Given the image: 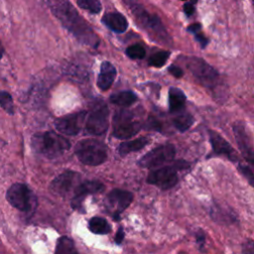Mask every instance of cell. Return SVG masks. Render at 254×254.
Instances as JSON below:
<instances>
[{
  "instance_id": "6da1fadb",
  "label": "cell",
  "mask_w": 254,
  "mask_h": 254,
  "mask_svg": "<svg viewBox=\"0 0 254 254\" xmlns=\"http://www.w3.org/2000/svg\"><path fill=\"white\" fill-rule=\"evenodd\" d=\"M48 5L55 17L78 42L92 48L98 47V36L68 0H48Z\"/></svg>"
},
{
  "instance_id": "7a4b0ae2",
  "label": "cell",
  "mask_w": 254,
  "mask_h": 254,
  "mask_svg": "<svg viewBox=\"0 0 254 254\" xmlns=\"http://www.w3.org/2000/svg\"><path fill=\"white\" fill-rule=\"evenodd\" d=\"M31 145L36 153L48 159L58 158L70 148L69 141L54 131L34 134L31 140Z\"/></svg>"
},
{
  "instance_id": "3957f363",
  "label": "cell",
  "mask_w": 254,
  "mask_h": 254,
  "mask_svg": "<svg viewBox=\"0 0 254 254\" xmlns=\"http://www.w3.org/2000/svg\"><path fill=\"white\" fill-rule=\"evenodd\" d=\"M126 7L129 8L132 15L135 17L138 24L158 40L163 42L169 41V35L159 17L153 14H149L147 10L137 0H122Z\"/></svg>"
},
{
  "instance_id": "277c9868",
  "label": "cell",
  "mask_w": 254,
  "mask_h": 254,
  "mask_svg": "<svg viewBox=\"0 0 254 254\" xmlns=\"http://www.w3.org/2000/svg\"><path fill=\"white\" fill-rule=\"evenodd\" d=\"M74 154L77 159L87 166H99L107 159L105 144L96 139H83L76 143Z\"/></svg>"
},
{
  "instance_id": "5b68a950",
  "label": "cell",
  "mask_w": 254,
  "mask_h": 254,
  "mask_svg": "<svg viewBox=\"0 0 254 254\" xmlns=\"http://www.w3.org/2000/svg\"><path fill=\"white\" fill-rule=\"evenodd\" d=\"M5 196L13 207L24 213L32 214L37 207V197L26 184H13L7 190Z\"/></svg>"
},
{
  "instance_id": "8992f818",
  "label": "cell",
  "mask_w": 254,
  "mask_h": 254,
  "mask_svg": "<svg viewBox=\"0 0 254 254\" xmlns=\"http://www.w3.org/2000/svg\"><path fill=\"white\" fill-rule=\"evenodd\" d=\"M186 64L200 84L208 88H212L217 84L219 80L217 70L204 60L196 57H189L186 58Z\"/></svg>"
},
{
  "instance_id": "52a82bcc",
  "label": "cell",
  "mask_w": 254,
  "mask_h": 254,
  "mask_svg": "<svg viewBox=\"0 0 254 254\" xmlns=\"http://www.w3.org/2000/svg\"><path fill=\"white\" fill-rule=\"evenodd\" d=\"M142 128L139 121L134 119V115L129 110H120L113 118L112 135L117 139H129L135 136Z\"/></svg>"
},
{
  "instance_id": "ba28073f",
  "label": "cell",
  "mask_w": 254,
  "mask_h": 254,
  "mask_svg": "<svg viewBox=\"0 0 254 254\" xmlns=\"http://www.w3.org/2000/svg\"><path fill=\"white\" fill-rule=\"evenodd\" d=\"M109 126V109L105 103L96 104L88 113L85 132L89 135L100 136L104 134Z\"/></svg>"
},
{
  "instance_id": "9c48e42d",
  "label": "cell",
  "mask_w": 254,
  "mask_h": 254,
  "mask_svg": "<svg viewBox=\"0 0 254 254\" xmlns=\"http://www.w3.org/2000/svg\"><path fill=\"white\" fill-rule=\"evenodd\" d=\"M175 155L176 148L173 144H163L146 153L138 161V165L147 169L158 168L166 163L173 161Z\"/></svg>"
},
{
  "instance_id": "30bf717a",
  "label": "cell",
  "mask_w": 254,
  "mask_h": 254,
  "mask_svg": "<svg viewBox=\"0 0 254 254\" xmlns=\"http://www.w3.org/2000/svg\"><path fill=\"white\" fill-rule=\"evenodd\" d=\"M178 168L177 166H166L151 171L147 177V183L161 190H169L177 185Z\"/></svg>"
},
{
  "instance_id": "8fae6325",
  "label": "cell",
  "mask_w": 254,
  "mask_h": 254,
  "mask_svg": "<svg viewBox=\"0 0 254 254\" xmlns=\"http://www.w3.org/2000/svg\"><path fill=\"white\" fill-rule=\"evenodd\" d=\"M133 198L134 194L131 191L120 189H114L107 194V205L111 210V215L114 220H120V213L128 208Z\"/></svg>"
},
{
  "instance_id": "7c38bea8",
  "label": "cell",
  "mask_w": 254,
  "mask_h": 254,
  "mask_svg": "<svg viewBox=\"0 0 254 254\" xmlns=\"http://www.w3.org/2000/svg\"><path fill=\"white\" fill-rule=\"evenodd\" d=\"M80 174L74 171L66 170L57 176L50 185V189L61 196H65L73 191L76 186L80 183Z\"/></svg>"
},
{
  "instance_id": "4fadbf2b",
  "label": "cell",
  "mask_w": 254,
  "mask_h": 254,
  "mask_svg": "<svg viewBox=\"0 0 254 254\" xmlns=\"http://www.w3.org/2000/svg\"><path fill=\"white\" fill-rule=\"evenodd\" d=\"M104 190V185L95 180L80 182L73 190V195L70 200V205L73 209L82 210V204L86 195L101 192Z\"/></svg>"
},
{
  "instance_id": "5bb4252c",
  "label": "cell",
  "mask_w": 254,
  "mask_h": 254,
  "mask_svg": "<svg viewBox=\"0 0 254 254\" xmlns=\"http://www.w3.org/2000/svg\"><path fill=\"white\" fill-rule=\"evenodd\" d=\"M86 114L87 112L85 110H82V111L70 113L63 117H60L56 119L55 127L59 132L64 135H68V136L77 135L80 132L81 125L84 121Z\"/></svg>"
},
{
  "instance_id": "9a60e30c",
  "label": "cell",
  "mask_w": 254,
  "mask_h": 254,
  "mask_svg": "<svg viewBox=\"0 0 254 254\" xmlns=\"http://www.w3.org/2000/svg\"><path fill=\"white\" fill-rule=\"evenodd\" d=\"M233 133L241 154L250 165H253V149L245 125L242 122H236L233 125Z\"/></svg>"
},
{
  "instance_id": "2e32d148",
  "label": "cell",
  "mask_w": 254,
  "mask_h": 254,
  "mask_svg": "<svg viewBox=\"0 0 254 254\" xmlns=\"http://www.w3.org/2000/svg\"><path fill=\"white\" fill-rule=\"evenodd\" d=\"M208 134H209V141H210L213 153L215 155H222L232 162H239L236 151L221 135H219L216 131H213V130H209Z\"/></svg>"
},
{
  "instance_id": "e0dca14e",
  "label": "cell",
  "mask_w": 254,
  "mask_h": 254,
  "mask_svg": "<svg viewBox=\"0 0 254 254\" xmlns=\"http://www.w3.org/2000/svg\"><path fill=\"white\" fill-rule=\"evenodd\" d=\"M116 68L115 66L107 61H104L101 63L100 64V70L97 76V86L102 90V91H106L108 90L112 83L114 82L115 78H116Z\"/></svg>"
},
{
  "instance_id": "ac0fdd59",
  "label": "cell",
  "mask_w": 254,
  "mask_h": 254,
  "mask_svg": "<svg viewBox=\"0 0 254 254\" xmlns=\"http://www.w3.org/2000/svg\"><path fill=\"white\" fill-rule=\"evenodd\" d=\"M102 23L110 30L116 33H124L128 28L126 18L117 12H111L103 15Z\"/></svg>"
},
{
  "instance_id": "d6986e66",
  "label": "cell",
  "mask_w": 254,
  "mask_h": 254,
  "mask_svg": "<svg viewBox=\"0 0 254 254\" xmlns=\"http://www.w3.org/2000/svg\"><path fill=\"white\" fill-rule=\"evenodd\" d=\"M149 143H150V139L147 137H140L131 141H125L118 146L117 152L120 156L124 157L132 152H137L142 150Z\"/></svg>"
},
{
  "instance_id": "ffe728a7",
  "label": "cell",
  "mask_w": 254,
  "mask_h": 254,
  "mask_svg": "<svg viewBox=\"0 0 254 254\" xmlns=\"http://www.w3.org/2000/svg\"><path fill=\"white\" fill-rule=\"evenodd\" d=\"M186 94L178 87H170L169 89V109L170 112L176 113L184 109L186 103Z\"/></svg>"
},
{
  "instance_id": "44dd1931",
  "label": "cell",
  "mask_w": 254,
  "mask_h": 254,
  "mask_svg": "<svg viewBox=\"0 0 254 254\" xmlns=\"http://www.w3.org/2000/svg\"><path fill=\"white\" fill-rule=\"evenodd\" d=\"M109 100L111 103L117 106L128 107L137 100V95L131 90H122L111 94Z\"/></svg>"
},
{
  "instance_id": "7402d4cb",
  "label": "cell",
  "mask_w": 254,
  "mask_h": 254,
  "mask_svg": "<svg viewBox=\"0 0 254 254\" xmlns=\"http://www.w3.org/2000/svg\"><path fill=\"white\" fill-rule=\"evenodd\" d=\"M176 113L177 115H175L173 118V124L175 128L178 129L180 132L187 131L194 121L192 115L185 110H181Z\"/></svg>"
},
{
  "instance_id": "603a6c76",
  "label": "cell",
  "mask_w": 254,
  "mask_h": 254,
  "mask_svg": "<svg viewBox=\"0 0 254 254\" xmlns=\"http://www.w3.org/2000/svg\"><path fill=\"white\" fill-rule=\"evenodd\" d=\"M55 254H79L73 240L68 236H61L56 245Z\"/></svg>"
},
{
  "instance_id": "cb8c5ba5",
  "label": "cell",
  "mask_w": 254,
  "mask_h": 254,
  "mask_svg": "<svg viewBox=\"0 0 254 254\" xmlns=\"http://www.w3.org/2000/svg\"><path fill=\"white\" fill-rule=\"evenodd\" d=\"M88 229L94 234H108L111 231V226L105 218L94 216L88 221Z\"/></svg>"
},
{
  "instance_id": "d4e9b609",
  "label": "cell",
  "mask_w": 254,
  "mask_h": 254,
  "mask_svg": "<svg viewBox=\"0 0 254 254\" xmlns=\"http://www.w3.org/2000/svg\"><path fill=\"white\" fill-rule=\"evenodd\" d=\"M170 55L171 53L169 51H157L149 58V64L155 67H162L167 63Z\"/></svg>"
},
{
  "instance_id": "484cf974",
  "label": "cell",
  "mask_w": 254,
  "mask_h": 254,
  "mask_svg": "<svg viewBox=\"0 0 254 254\" xmlns=\"http://www.w3.org/2000/svg\"><path fill=\"white\" fill-rule=\"evenodd\" d=\"M76 4L83 10H86L92 14H98L102 10V6L99 0H75Z\"/></svg>"
},
{
  "instance_id": "4316f807",
  "label": "cell",
  "mask_w": 254,
  "mask_h": 254,
  "mask_svg": "<svg viewBox=\"0 0 254 254\" xmlns=\"http://www.w3.org/2000/svg\"><path fill=\"white\" fill-rule=\"evenodd\" d=\"M0 106L10 115H13L14 110V103L11 94L7 91H0Z\"/></svg>"
},
{
  "instance_id": "83f0119b",
  "label": "cell",
  "mask_w": 254,
  "mask_h": 254,
  "mask_svg": "<svg viewBox=\"0 0 254 254\" xmlns=\"http://www.w3.org/2000/svg\"><path fill=\"white\" fill-rule=\"evenodd\" d=\"M126 55L132 60H142L146 55V51L142 45L135 44L126 49Z\"/></svg>"
},
{
  "instance_id": "f1b7e54d",
  "label": "cell",
  "mask_w": 254,
  "mask_h": 254,
  "mask_svg": "<svg viewBox=\"0 0 254 254\" xmlns=\"http://www.w3.org/2000/svg\"><path fill=\"white\" fill-rule=\"evenodd\" d=\"M238 169L241 172L242 175L245 176V178L248 180L249 184L252 186L253 185V179H254V175H253V171L250 167L243 165V164H238Z\"/></svg>"
},
{
  "instance_id": "f546056e",
  "label": "cell",
  "mask_w": 254,
  "mask_h": 254,
  "mask_svg": "<svg viewBox=\"0 0 254 254\" xmlns=\"http://www.w3.org/2000/svg\"><path fill=\"white\" fill-rule=\"evenodd\" d=\"M146 128L147 129H151V130H156V131H161L162 130V125L160 123V121L153 117V116H150L148 118V121L146 123Z\"/></svg>"
},
{
  "instance_id": "4dcf8cb0",
  "label": "cell",
  "mask_w": 254,
  "mask_h": 254,
  "mask_svg": "<svg viewBox=\"0 0 254 254\" xmlns=\"http://www.w3.org/2000/svg\"><path fill=\"white\" fill-rule=\"evenodd\" d=\"M168 70H169V72H170L173 76H175V77H177V78L182 77V76H183V74H184L183 69H182L180 66L175 65V64H171V65H169Z\"/></svg>"
},
{
  "instance_id": "1f68e13d",
  "label": "cell",
  "mask_w": 254,
  "mask_h": 254,
  "mask_svg": "<svg viewBox=\"0 0 254 254\" xmlns=\"http://www.w3.org/2000/svg\"><path fill=\"white\" fill-rule=\"evenodd\" d=\"M243 254H254V245L252 239H247L244 243Z\"/></svg>"
},
{
  "instance_id": "d6a6232c",
  "label": "cell",
  "mask_w": 254,
  "mask_h": 254,
  "mask_svg": "<svg viewBox=\"0 0 254 254\" xmlns=\"http://www.w3.org/2000/svg\"><path fill=\"white\" fill-rule=\"evenodd\" d=\"M195 238H196V242H197V244H198V247L200 248L201 251H203L202 248L204 247V243H205V234L199 229V230L196 232Z\"/></svg>"
},
{
  "instance_id": "836d02e7",
  "label": "cell",
  "mask_w": 254,
  "mask_h": 254,
  "mask_svg": "<svg viewBox=\"0 0 254 254\" xmlns=\"http://www.w3.org/2000/svg\"><path fill=\"white\" fill-rule=\"evenodd\" d=\"M194 37H195V40L199 43V45L201 46V48H205L207 43H208V40L206 39V37H204L200 32L194 34Z\"/></svg>"
},
{
  "instance_id": "e575fe53",
  "label": "cell",
  "mask_w": 254,
  "mask_h": 254,
  "mask_svg": "<svg viewBox=\"0 0 254 254\" xmlns=\"http://www.w3.org/2000/svg\"><path fill=\"white\" fill-rule=\"evenodd\" d=\"M184 11H185V13L188 16L192 15L193 12H194V4H193V2H187L184 5Z\"/></svg>"
},
{
  "instance_id": "d590c367",
  "label": "cell",
  "mask_w": 254,
  "mask_h": 254,
  "mask_svg": "<svg viewBox=\"0 0 254 254\" xmlns=\"http://www.w3.org/2000/svg\"><path fill=\"white\" fill-rule=\"evenodd\" d=\"M124 236H125V233L123 231V228L122 227L118 228V230L116 232V235H115V242H116V244H121L123 239H124Z\"/></svg>"
},
{
  "instance_id": "8d00e7d4",
  "label": "cell",
  "mask_w": 254,
  "mask_h": 254,
  "mask_svg": "<svg viewBox=\"0 0 254 254\" xmlns=\"http://www.w3.org/2000/svg\"><path fill=\"white\" fill-rule=\"evenodd\" d=\"M200 30H201V25L199 23H194L188 27V31L192 34H196V33L200 32Z\"/></svg>"
},
{
  "instance_id": "74e56055",
  "label": "cell",
  "mask_w": 254,
  "mask_h": 254,
  "mask_svg": "<svg viewBox=\"0 0 254 254\" xmlns=\"http://www.w3.org/2000/svg\"><path fill=\"white\" fill-rule=\"evenodd\" d=\"M3 54H4V48H3V46H2V44H1V42H0V60L2 59Z\"/></svg>"
},
{
  "instance_id": "f35d334b",
  "label": "cell",
  "mask_w": 254,
  "mask_h": 254,
  "mask_svg": "<svg viewBox=\"0 0 254 254\" xmlns=\"http://www.w3.org/2000/svg\"><path fill=\"white\" fill-rule=\"evenodd\" d=\"M182 1H186V0H182Z\"/></svg>"
}]
</instances>
